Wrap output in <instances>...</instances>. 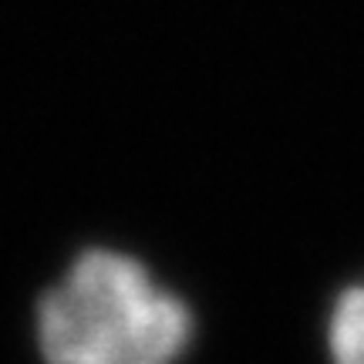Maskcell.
Masks as SVG:
<instances>
[{
    "mask_svg": "<svg viewBox=\"0 0 364 364\" xmlns=\"http://www.w3.org/2000/svg\"><path fill=\"white\" fill-rule=\"evenodd\" d=\"M189 338V307L112 250L78 257L38 307L48 364H176Z\"/></svg>",
    "mask_w": 364,
    "mask_h": 364,
    "instance_id": "1",
    "label": "cell"
},
{
    "mask_svg": "<svg viewBox=\"0 0 364 364\" xmlns=\"http://www.w3.org/2000/svg\"><path fill=\"white\" fill-rule=\"evenodd\" d=\"M327 344L334 364H364V284L348 287L334 304Z\"/></svg>",
    "mask_w": 364,
    "mask_h": 364,
    "instance_id": "2",
    "label": "cell"
}]
</instances>
